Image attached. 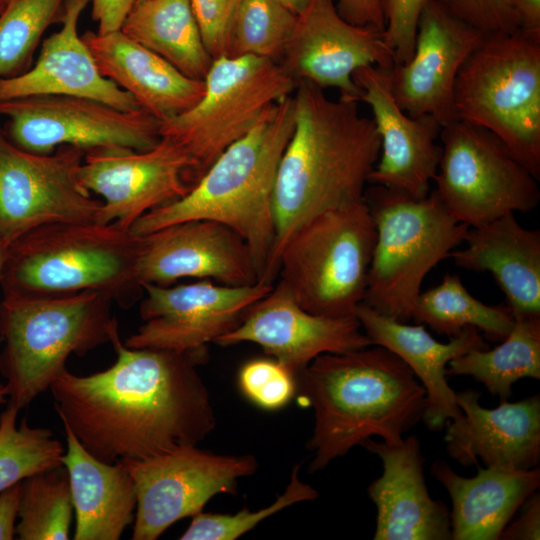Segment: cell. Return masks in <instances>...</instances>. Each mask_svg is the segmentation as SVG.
I'll use <instances>...</instances> for the list:
<instances>
[{
  "label": "cell",
  "mask_w": 540,
  "mask_h": 540,
  "mask_svg": "<svg viewBox=\"0 0 540 540\" xmlns=\"http://www.w3.org/2000/svg\"><path fill=\"white\" fill-rule=\"evenodd\" d=\"M116 360L89 375L66 370L51 385L55 409L97 459H145L197 445L216 419L197 366L205 355L129 348L116 321L110 330Z\"/></svg>",
  "instance_id": "1"
},
{
  "label": "cell",
  "mask_w": 540,
  "mask_h": 540,
  "mask_svg": "<svg viewBox=\"0 0 540 540\" xmlns=\"http://www.w3.org/2000/svg\"><path fill=\"white\" fill-rule=\"evenodd\" d=\"M292 96L294 129L273 192L276 239L268 283L277 275L283 245L300 225L322 212L365 200L380 154L375 123L360 114L358 100H332L308 81L297 82Z\"/></svg>",
  "instance_id": "2"
},
{
  "label": "cell",
  "mask_w": 540,
  "mask_h": 540,
  "mask_svg": "<svg viewBox=\"0 0 540 540\" xmlns=\"http://www.w3.org/2000/svg\"><path fill=\"white\" fill-rule=\"evenodd\" d=\"M296 380L315 416L310 473L373 436L401 443L426 408V391L412 370L381 346L319 355Z\"/></svg>",
  "instance_id": "3"
},
{
  "label": "cell",
  "mask_w": 540,
  "mask_h": 540,
  "mask_svg": "<svg viewBox=\"0 0 540 540\" xmlns=\"http://www.w3.org/2000/svg\"><path fill=\"white\" fill-rule=\"evenodd\" d=\"M292 95L268 108L254 128L230 145L186 195L147 212L130 231L145 235L188 220L223 224L247 244L258 279L266 282L276 239L275 179L295 122Z\"/></svg>",
  "instance_id": "4"
},
{
  "label": "cell",
  "mask_w": 540,
  "mask_h": 540,
  "mask_svg": "<svg viewBox=\"0 0 540 540\" xmlns=\"http://www.w3.org/2000/svg\"><path fill=\"white\" fill-rule=\"evenodd\" d=\"M141 237L117 223H53L5 248L3 296L62 297L94 291L128 309L143 297L137 278Z\"/></svg>",
  "instance_id": "5"
},
{
  "label": "cell",
  "mask_w": 540,
  "mask_h": 540,
  "mask_svg": "<svg viewBox=\"0 0 540 540\" xmlns=\"http://www.w3.org/2000/svg\"><path fill=\"white\" fill-rule=\"evenodd\" d=\"M113 300L87 291L62 297L3 296L0 373L8 404L21 410L66 370L70 355L84 356L110 342L117 321Z\"/></svg>",
  "instance_id": "6"
},
{
  "label": "cell",
  "mask_w": 540,
  "mask_h": 540,
  "mask_svg": "<svg viewBox=\"0 0 540 540\" xmlns=\"http://www.w3.org/2000/svg\"><path fill=\"white\" fill-rule=\"evenodd\" d=\"M376 241L362 303L398 320L412 319L426 275L464 241L434 191L420 199L373 185L365 192Z\"/></svg>",
  "instance_id": "7"
},
{
  "label": "cell",
  "mask_w": 540,
  "mask_h": 540,
  "mask_svg": "<svg viewBox=\"0 0 540 540\" xmlns=\"http://www.w3.org/2000/svg\"><path fill=\"white\" fill-rule=\"evenodd\" d=\"M454 109L498 136L540 181V38L486 34L458 73Z\"/></svg>",
  "instance_id": "8"
},
{
  "label": "cell",
  "mask_w": 540,
  "mask_h": 540,
  "mask_svg": "<svg viewBox=\"0 0 540 540\" xmlns=\"http://www.w3.org/2000/svg\"><path fill=\"white\" fill-rule=\"evenodd\" d=\"M376 229L365 200L300 225L277 260L279 282L310 313L355 316L364 301Z\"/></svg>",
  "instance_id": "9"
},
{
  "label": "cell",
  "mask_w": 540,
  "mask_h": 540,
  "mask_svg": "<svg viewBox=\"0 0 540 540\" xmlns=\"http://www.w3.org/2000/svg\"><path fill=\"white\" fill-rule=\"evenodd\" d=\"M204 82L198 103L160 126L161 137L174 141L189 157L195 183L297 86L280 62L250 55L214 59Z\"/></svg>",
  "instance_id": "10"
},
{
  "label": "cell",
  "mask_w": 540,
  "mask_h": 540,
  "mask_svg": "<svg viewBox=\"0 0 540 540\" xmlns=\"http://www.w3.org/2000/svg\"><path fill=\"white\" fill-rule=\"evenodd\" d=\"M439 140L433 191L456 221L475 227L537 208L539 180L494 133L457 119L441 128Z\"/></svg>",
  "instance_id": "11"
},
{
  "label": "cell",
  "mask_w": 540,
  "mask_h": 540,
  "mask_svg": "<svg viewBox=\"0 0 540 540\" xmlns=\"http://www.w3.org/2000/svg\"><path fill=\"white\" fill-rule=\"evenodd\" d=\"M8 138L18 147L49 154L60 146L145 151L161 139V122L142 108L121 110L84 97L37 95L0 100Z\"/></svg>",
  "instance_id": "12"
},
{
  "label": "cell",
  "mask_w": 540,
  "mask_h": 540,
  "mask_svg": "<svg viewBox=\"0 0 540 540\" xmlns=\"http://www.w3.org/2000/svg\"><path fill=\"white\" fill-rule=\"evenodd\" d=\"M84 155L73 146L49 154L29 152L0 129V240L5 248L43 225L97 222L102 201L79 178Z\"/></svg>",
  "instance_id": "13"
},
{
  "label": "cell",
  "mask_w": 540,
  "mask_h": 540,
  "mask_svg": "<svg viewBox=\"0 0 540 540\" xmlns=\"http://www.w3.org/2000/svg\"><path fill=\"white\" fill-rule=\"evenodd\" d=\"M136 487L133 540H155L177 521L202 512L219 493L258 466L252 455H219L184 445L145 459H121Z\"/></svg>",
  "instance_id": "14"
},
{
  "label": "cell",
  "mask_w": 540,
  "mask_h": 540,
  "mask_svg": "<svg viewBox=\"0 0 540 540\" xmlns=\"http://www.w3.org/2000/svg\"><path fill=\"white\" fill-rule=\"evenodd\" d=\"M143 324L129 335V348H153L207 356V344L234 328L272 284L231 286L202 279L178 286L144 284Z\"/></svg>",
  "instance_id": "15"
},
{
  "label": "cell",
  "mask_w": 540,
  "mask_h": 540,
  "mask_svg": "<svg viewBox=\"0 0 540 540\" xmlns=\"http://www.w3.org/2000/svg\"><path fill=\"white\" fill-rule=\"evenodd\" d=\"M79 178L88 191L102 198L97 222H115L129 230L144 214L180 199L195 184L189 157L166 137L145 151L89 150Z\"/></svg>",
  "instance_id": "16"
},
{
  "label": "cell",
  "mask_w": 540,
  "mask_h": 540,
  "mask_svg": "<svg viewBox=\"0 0 540 540\" xmlns=\"http://www.w3.org/2000/svg\"><path fill=\"white\" fill-rule=\"evenodd\" d=\"M280 63L296 82L336 88L340 97L359 101L354 72L367 65L391 68L395 57L383 31L346 21L335 0H310L296 17Z\"/></svg>",
  "instance_id": "17"
},
{
  "label": "cell",
  "mask_w": 540,
  "mask_h": 540,
  "mask_svg": "<svg viewBox=\"0 0 540 540\" xmlns=\"http://www.w3.org/2000/svg\"><path fill=\"white\" fill-rule=\"evenodd\" d=\"M485 35L428 0L419 17L411 58L387 69L400 108L410 116H432L442 127L457 120L455 82Z\"/></svg>",
  "instance_id": "18"
},
{
  "label": "cell",
  "mask_w": 540,
  "mask_h": 540,
  "mask_svg": "<svg viewBox=\"0 0 540 540\" xmlns=\"http://www.w3.org/2000/svg\"><path fill=\"white\" fill-rule=\"evenodd\" d=\"M244 342L259 345L296 378L319 355L372 346L356 316L334 318L310 313L280 282L214 343L230 346Z\"/></svg>",
  "instance_id": "19"
},
{
  "label": "cell",
  "mask_w": 540,
  "mask_h": 540,
  "mask_svg": "<svg viewBox=\"0 0 540 540\" xmlns=\"http://www.w3.org/2000/svg\"><path fill=\"white\" fill-rule=\"evenodd\" d=\"M353 80L380 136V154L369 183L416 199L426 197L439 165L442 126L432 116L414 117L400 108L386 68L361 67Z\"/></svg>",
  "instance_id": "20"
},
{
  "label": "cell",
  "mask_w": 540,
  "mask_h": 540,
  "mask_svg": "<svg viewBox=\"0 0 540 540\" xmlns=\"http://www.w3.org/2000/svg\"><path fill=\"white\" fill-rule=\"evenodd\" d=\"M139 236L137 278L142 286H169L182 278L231 286L259 281L247 244L223 224L188 220Z\"/></svg>",
  "instance_id": "21"
},
{
  "label": "cell",
  "mask_w": 540,
  "mask_h": 540,
  "mask_svg": "<svg viewBox=\"0 0 540 540\" xmlns=\"http://www.w3.org/2000/svg\"><path fill=\"white\" fill-rule=\"evenodd\" d=\"M481 393L456 392L462 415L445 425L444 441L450 458L460 465L527 470L540 461V396L517 402L500 401L489 409L479 404Z\"/></svg>",
  "instance_id": "22"
},
{
  "label": "cell",
  "mask_w": 540,
  "mask_h": 540,
  "mask_svg": "<svg viewBox=\"0 0 540 540\" xmlns=\"http://www.w3.org/2000/svg\"><path fill=\"white\" fill-rule=\"evenodd\" d=\"M382 461L383 472L367 488L375 504V540H451L450 511L434 500L424 477L425 459L415 435L399 444L363 445Z\"/></svg>",
  "instance_id": "23"
},
{
  "label": "cell",
  "mask_w": 540,
  "mask_h": 540,
  "mask_svg": "<svg viewBox=\"0 0 540 540\" xmlns=\"http://www.w3.org/2000/svg\"><path fill=\"white\" fill-rule=\"evenodd\" d=\"M90 0H67L61 28L43 40L36 62L23 73L0 78V100L64 95L94 99L121 110L140 108L136 100L104 77L78 33Z\"/></svg>",
  "instance_id": "24"
},
{
  "label": "cell",
  "mask_w": 540,
  "mask_h": 540,
  "mask_svg": "<svg viewBox=\"0 0 540 540\" xmlns=\"http://www.w3.org/2000/svg\"><path fill=\"white\" fill-rule=\"evenodd\" d=\"M372 345L384 347L401 358L426 391V408L422 421L432 431L462 415L456 392L447 381L451 360L474 349L489 345L474 327H465L447 343L434 339L423 324L409 325L385 316L361 303L355 312Z\"/></svg>",
  "instance_id": "25"
},
{
  "label": "cell",
  "mask_w": 540,
  "mask_h": 540,
  "mask_svg": "<svg viewBox=\"0 0 540 540\" xmlns=\"http://www.w3.org/2000/svg\"><path fill=\"white\" fill-rule=\"evenodd\" d=\"M82 38L100 73L161 123L191 109L204 94V80L184 75L121 30L87 31Z\"/></svg>",
  "instance_id": "26"
},
{
  "label": "cell",
  "mask_w": 540,
  "mask_h": 540,
  "mask_svg": "<svg viewBox=\"0 0 540 540\" xmlns=\"http://www.w3.org/2000/svg\"><path fill=\"white\" fill-rule=\"evenodd\" d=\"M457 267L492 274L513 317L540 316V231L523 227L514 213L469 227Z\"/></svg>",
  "instance_id": "27"
},
{
  "label": "cell",
  "mask_w": 540,
  "mask_h": 540,
  "mask_svg": "<svg viewBox=\"0 0 540 540\" xmlns=\"http://www.w3.org/2000/svg\"><path fill=\"white\" fill-rule=\"evenodd\" d=\"M474 477L458 475L443 460L430 472L452 502L451 540H499L506 525L540 486V469L480 467Z\"/></svg>",
  "instance_id": "28"
},
{
  "label": "cell",
  "mask_w": 540,
  "mask_h": 540,
  "mask_svg": "<svg viewBox=\"0 0 540 540\" xmlns=\"http://www.w3.org/2000/svg\"><path fill=\"white\" fill-rule=\"evenodd\" d=\"M64 426L67 450L62 457L76 516L75 540H118L134 522L137 493L123 461L103 462L90 454Z\"/></svg>",
  "instance_id": "29"
},
{
  "label": "cell",
  "mask_w": 540,
  "mask_h": 540,
  "mask_svg": "<svg viewBox=\"0 0 540 540\" xmlns=\"http://www.w3.org/2000/svg\"><path fill=\"white\" fill-rule=\"evenodd\" d=\"M120 30L184 75L205 79L213 59L191 0H144L134 5Z\"/></svg>",
  "instance_id": "30"
},
{
  "label": "cell",
  "mask_w": 540,
  "mask_h": 540,
  "mask_svg": "<svg viewBox=\"0 0 540 540\" xmlns=\"http://www.w3.org/2000/svg\"><path fill=\"white\" fill-rule=\"evenodd\" d=\"M466 375L500 401L522 378L540 379V316L514 317L509 334L493 349H474L451 360L447 376Z\"/></svg>",
  "instance_id": "31"
},
{
  "label": "cell",
  "mask_w": 540,
  "mask_h": 540,
  "mask_svg": "<svg viewBox=\"0 0 540 540\" xmlns=\"http://www.w3.org/2000/svg\"><path fill=\"white\" fill-rule=\"evenodd\" d=\"M412 319L449 338L471 326L493 342H501L514 324L506 304L492 306L481 302L455 274H446L441 283L420 293Z\"/></svg>",
  "instance_id": "32"
},
{
  "label": "cell",
  "mask_w": 540,
  "mask_h": 540,
  "mask_svg": "<svg viewBox=\"0 0 540 540\" xmlns=\"http://www.w3.org/2000/svg\"><path fill=\"white\" fill-rule=\"evenodd\" d=\"M69 475L62 465L23 480L16 535L20 540H67L73 517Z\"/></svg>",
  "instance_id": "33"
},
{
  "label": "cell",
  "mask_w": 540,
  "mask_h": 540,
  "mask_svg": "<svg viewBox=\"0 0 540 540\" xmlns=\"http://www.w3.org/2000/svg\"><path fill=\"white\" fill-rule=\"evenodd\" d=\"M20 410L8 404L0 414V492L24 479L59 466L65 453L62 443L48 428L31 427Z\"/></svg>",
  "instance_id": "34"
},
{
  "label": "cell",
  "mask_w": 540,
  "mask_h": 540,
  "mask_svg": "<svg viewBox=\"0 0 540 540\" xmlns=\"http://www.w3.org/2000/svg\"><path fill=\"white\" fill-rule=\"evenodd\" d=\"M67 0H7L0 14V78L31 67L48 27L60 22Z\"/></svg>",
  "instance_id": "35"
},
{
  "label": "cell",
  "mask_w": 540,
  "mask_h": 540,
  "mask_svg": "<svg viewBox=\"0 0 540 540\" xmlns=\"http://www.w3.org/2000/svg\"><path fill=\"white\" fill-rule=\"evenodd\" d=\"M296 17L281 0H241L233 20L228 57L250 55L280 62Z\"/></svg>",
  "instance_id": "36"
},
{
  "label": "cell",
  "mask_w": 540,
  "mask_h": 540,
  "mask_svg": "<svg viewBox=\"0 0 540 540\" xmlns=\"http://www.w3.org/2000/svg\"><path fill=\"white\" fill-rule=\"evenodd\" d=\"M298 471L299 465H296L292 470L285 491L270 505L255 511L245 508L236 514L205 513L202 511L192 517V522L180 539L234 540L282 509L298 502L318 498V492L311 485L299 479Z\"/></svg>",
  "instance_id": "37"
},
{
  "label": "cell",
  "mask_w": 540,
  "mask_h": 540,
  "mask_svg": "<svg viewBox=\"0 0 540 540\" xmlns=\"http://www.w3.org/2000/svg\"><path fill=\"white\" fill-rule=\"evenodd\" d=\"M296 377L274 359H253L246 362L238 374L242 393L256 406L277 410L293 398Z\"/></svg>",
  "instance_id": "38"
},
{
  "label": "cell",
  "mask_w": 540,
  "mask_h": 540,
  "mask_svg": "<svg viewBox=\"0 0 540 540\" xmlns=\"http://www.w3.org/2000/svg\"><path fill=\"white\" fill-rule=\"evenodd\" d=\"M428 0H382L385 20L383 37L392 50L395 64L408 61L413 53L417 26Z\"/></svg>",
  "instance_id": "39"
},
{
  "label": "cell",
  "mask_w": 540,
  "mask_h": 540,
  "mask_svg": "<svg viewBox=\"0 0 540 540\" xmlns=\"http://www.w3.org/2000/svg\"><path fill=\"white\" fill-rule=\"evenodd\" d=\"M455 17L484 34L510 33L519 29L507 0H435Z\"/></svg>",
  "instance_id": "40"
},
{
  "label": "cell",
  "mask_w": 540,
  "mask_h": 540,
  "mask_svg": "<svg viewBox=\"0 0 540 540\" xmlns=\"http://www.w3.org/2000/svg\"><path fill=\"white\" fill-rule=\"evenodd\" d=\"M241 0H191L204 45L211 58L229 56L231 31Z\"/></svg>",
  "instance_id": "41"
},
{
  "label": "cell",
  "mask_w": 540,
  "mask_h": 540,
  "mask_svg": "<svg viewBox=\"0 0 540 540\" xmlns=\"http://www.w3.org/2000/svg\"><path fill=\"white\" fill-rule=\"evenodd\" d=\"M520 514L503 529L499 540L540 539V495L532 493L520 507Z\"/></svg>",
  "instance_id": "42"
},
{
  "label": "cell",
  "mask_w": 540,
  "mask_h": 540,
  "mask_svg": "<svg viewBox=\"0 0 540 540\" xmlns=\"http://www.w3.org/2000/svg\"><path fill=\"white\" fill-rule=\"evenodd\" d=\"M336 8L351 24L384 30L382 0H337Z\"/></svg>",
  "instance_id": "43"
},
{
  "label": "cell",
  "mask_w": 540,
  "mask_h": 540,
  "mask_svg": "<svg viewBox=\"0 0 540 540\" xmlns=\"http://www.w3.org/2000/svg\"><path fill=\"white\" fill-rule=\"evenodd\" d=\"M136 0H90L92 18L97 23L98 33L105 34L120 30Z\"/></svg>",
  "instance_id": "44"
},
{
  "label": "cell",
  "mask_w": 540,
  "mask_h": 540,
  "mask_svg": "<svg viewBox=\"0 0 540 540\" xmlns=\"http://www.w3.org/2000/svg\"><path fill=\"white\" fill-rule=\"evenodd\" d=\"M23 494V481L0 492V540H12L16 535V519Z\"/></svg>",
  "instance_id": "45"
},
{
  "label": "cell",
  "mask_w": 540,
  "mask_h": 540,
  "mask_svg": "<svg viewBox=\"0 0 540 540\" xmlns=\"http://www.w3.org/2000/svg\"><path fill=\"white\" fill-rule=\"evenodd\" d=\"M515 13L519 29L540 38V0H507Z\"/></svg>",
  "instance_id": "46"
},
{
  "label": "cell",
  "mask_w": 540,
  "mask_h": 540,
  "mask_svg": "<svg viewBox=\"0 0 540 540\" xmlns=\"http://www.w3.org/2000/svg\"><path fill=\"white\" fill-rule=\"evenodd\" d=\"M309 1L310 0H281V2L296 15L306 8Z\"/></svg>",
  "instance_id": "47"
},
{
  "label": "cell",
  "mask_w": 540,
  "mask_h": 540,
  "mask_svg": "<svg viewBox=\"0 0 540 540\" xmlns=\"http://www.w3.org/2000/svg\"><path fill=\"white\" fill-rule=\"evenodd\" d=\"M4 253H5V247H4V245L2 244V242L0 240V268H1L3 257H4ZM0 393H6V395H7V388L1 382V380H0Z\"/></svg>",
  "instance_id": "48"
},
{
  "label": "cell",
  "mask_w": 540,
  "mask_h": 540,
  "mask_svg": "<svg viewBox=\"0 0 540 540\" xmlns=\"http://www.w3.org/2000/svg\"><path fill=\"white\" fill-rule=\"evenodd\" d=\"M6 393H0V404H3L6 402Z\"/></svg>",
  "instance_id": "49"
},
{
  "label": "cell",
  "mask_w": 540,
  "mask_h": 540,
  "mask_svg": "<svg viewBox=\"0 0 540 540\" xmlns=\"http://www.w3.org/2000/svg\"><path fill=\"white\" fill-rule=\"evenodd\" d=\"M6 3H7V0H0V14L3 11Z\"/></svg>",
  "instance_id": "50"
},
{
  "label": "cell",
  "mask_w": 540,
  "mask_h": 540,
  "mask_svg": "<svg viewBox=\"0 0 540 540\" xmlns=\"http://www.w3.org/2000/svg\"><path fill=\"white\" fill-rule=\"evenodd\" d=\"M142 1H144V0H136L135 4L140 3Z\"/></svg>",
  "instance_id": "51"
}]
</instances>
